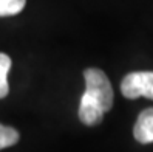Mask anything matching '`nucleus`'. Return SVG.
<instances>
[{
	"mask_svg": "<svg viewBox=\"0 0 153 152\" xmlns=\"http://www.w3.org/2000/svg\"><path fill=\"white\" fill-rule=\"evenodd\" d=\"M85 78V95H88L93 101H96L105 112L113 107L114 95L113 88L107 75L99 68H87L84 71Z\"/></svg>",
	"mask_w": 153,
	"mask_h": 152,
	"instance_id": "1",
	"label": "nucleus"
},
{
	"mask_svg": "<svg viewBox=\"0 0 153 152\" xmlns=\"http://www.w3.org/2000/svg\"><path fill=\"white\" fill-rule=\"evenodd\" d=\"M121 92L128 100L146 96L153 100V71H133L121 82Z\"/></svg>",
	"mask_w": 153,
	"mask_h": 152,
	"instance_id": "2",
	"label": "nucleus"
},
{
	"mask_svg": "<svg viewBox=\"0 0 153 152\" xmlns=\"http://www.w3.org/2000/svg\"><path fill=\"white\" fill-rule=\"evenodd\" d=\"M105 110L99 106L96 101H93L88 95H82L79 106V120L87 126H96L104 120Z\"/></svg>",
	"mask_w": 153,
	"mask_h": 152,
	"instance_id": "3",
	"label": "nucleus"
},
{
	"mask_svg": "<svg viewBox=\"0 0 153 152\" xmlns=\"http://www.w3.org/2000/svg\"><path fill=\"white\" fill-rule=\"evenodd\" d=\"M133 135L141 145L153 143V107L142 110L139 113L136 123H134Z\"/></svg>",
	"mask_w": 153,
	"mask_h": 152,
	"instance_id": "4",
	"label": "nucleus"
},
{
	"mask_svg": "<svg viewBox=\"0 0 153 152\" xmlns=\"http://www.w3.org/2000/svg\"><path fill=\"white\" fill-rule=\"evenodd\" d=\"M26 0H0V17L16 16L25 8Z\"/></svg>",
	"mask_w": 153,
	"mask_h": 152,
	"instance_id": "5",
	"label": "nucleus"
},
{
	"mask_svg": "<svg viewBox=\"0 0 153 152\" xmlns=\"http://www.w3.org/2000/svg\"><path fill=\"white\" fill-rule=\"evenodd\" d=\"M19 141V132L14 127H8L0 124V149L14 146Z\"/></svg>",
	"mask_w": 153,
	"mask_h": 152,
	"instance_id": "6",
	"label": "nucleus"
},
{
	"mask_svg": "<svg viewBox=\"0 0 153 152\" xmlns=\"http://www.w3.org/2000/svg\"><path fill=\"white\" fill-rule=\"evenodd\" d=\"M10 70H11V58L5 53H0V73L8 75Z\"/></svg>",
	"mask_w": 153,
	"mask_h": 152,
	"instance_id": "7",
	"label": "nucleus"
},
{
	"mask_svg": "<svg viewBox=\"0 0 153 152\" xmlns=\"http://www.w3.org/2000/svg\"><path fill=\"white\" fill-rule=\"evenodd\" d=\"M10 92V84H8V75L0 73V100L5 98Z\"/></svg>",
	"mask_w": 153,
	"mask_h": 152,
	"instance_id": "8",
	"label": "nucleus"
}]
</instances>
